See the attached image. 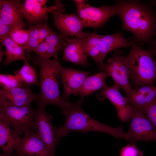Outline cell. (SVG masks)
Here are the masks:
<instances>
[{
    "mask_svg": "<svg viewBox=\"0 0 156 156\" xmlns=\"http://www.w3.org/2000/svg\"><path fill=\"white\" fill-rule=\"evenodd\" d=\"M122 27L131 33L140 44L150 41L156 30L155 14L148 5L137 1H117Z\"/></svg>",
    "mask_w": 156,
    "mask_h": 156,
    "instance_id": "1",
    "label": "cell"
},
{
    "mask_svg": "<svg viewBox=\"0 0 156 156\" xmlns=\"http://www.w3.org/2000/svg\"><path fill=\"white\" fill-rule=\"evenodd\" d=\"M31 61L33 65H38L39 68L40 93L36 101L37 107L45 108L53 105L62 111L66 109L70 102L64 100L60 94L61 66L58 57L51 60L36 55L32 56Z\"/></svg>",
    "mask_w": 156,
    "mask_h": 156,
    "instance_id": "2",
    "label": "cell"
},
{
    "mask_svg": "<svg viewBox=\"0 0 156 156\" xmlns=\"http://www.w3.org/2000/svg\"><path fill=\"white\" fill-rule=\"evenodd\" d=\"M84 98L74 103H70L66 109L62 111L65 118L62 126L56 127L58 137L61 138L72 131H97L110 134L115 138L127 139V133L124 131L121 126L116 127L109 126L94 119L84 110L82 104Z\"/></svg>",
    "mask_w": 156,
    "mask_h": 156,
    "instance_id": "3",
    "label": "cell"
},
{
    "mask_svg": "<svg viewBox=\"0 0 156 156\" xmlns=\"http://www.w3.org/2000/svg\"><path fill=\"white\" fill-rule=\"evenodd\" d=\"M129 75L133 86H154L156 79V63L149 49L145 50L133 40L127 57Z\"/></svg>",
    "mask_w": 156,
    "mask_h": 156,
    "instance_id": "4",
    "label": "cell"
},
{
    "mask_svg": "<svg viewBox=\"0 0 156 156\" xmlns=\"http://www.w3.org/2000/svg\"><path fill=\"white\" fill-rule=\"evenodd\" d=\"M75 4L77 15L84 28H96L103 26L111 17L118 15V6L117 3L112 5L92 6L84 1H73Z\"/></svg>",
    "mask_w": 156,
    "mask_h": 156,
    "instance_id": "5",
    "label": "cell"
},
{
    "mask_svg": "<svg viewBox=\"0 0 156 156\" xmlns=\"http://www.w3.org/2000/svg\"><path fill=\"white\" fill-rule=\"evenodd\" d=\"M34 109L31 105L17 106H0V121L9 124L19 135L27 131L34 129Z\"/></svg>",
    "mask_w": 156,
    "mask_h": 156,
    "instance_id": "6",
    "label": "cell"
},
{
    "mask_svg": "<svg viewBox=\"0 0 156 156\" xmlns=\"http://www.w3.org/2000/svg\"><path fill=\"white\" fill-rule=\"evenodd\" d=\"M34 130L45 144L51 156H55V148L60 138L53 124L52 116L46 112L45 108L39 107L34 109Z\"/></svg>",
    "mask_w": 156,
    "mask_h": 156,
    "instance_id": "7",
    "label": "cell"
},
{
    "mask_svg": "<svg viewBox=\"0 0 156 156\" xmlns=\"http://www.w3.org/2000/svg\"><path fill=\"white\" fill-rule=\"evenodd\" d=\"M123 52L118 49L115 50L106 63L99 66L101 70L105 71L110 76L114 83L118 85L127 94L132 88L129 80L128 60L127 57L123 55Z\"/></svg>",
    "mask_w": 156,
    "mask_h": 156,
    "instance_id": "8",
    "label": "cell"
},
{
    "mask_svg": "<svg viewBox=\"0 0 156 156\" xmlns=\"http://www.w3.org/2000/svg\"><path fill=\"white\" fill-rule=\"evenodd\" d=\"M133 114L127 139L131 144L140 141L156 142V129L147 117L138 109L132 107Z\"/></svg>",
    "mask_w": 156,
    "mask_h": 156,
    "instance_id": "9",
    "label": "cell"
},
{
    "mask_svg": "<svg viewBox=\"0 0 156 156\" xmlns=\"http://www.w3.org/2000/svg\"><path fill=\"white\" fill-rule=\"evenodd\" d=\"M56 9L50 13L53 16L54 25L61 33L66 36L75 37L87 36L90 33L84 32L82 23L76 13L64 14V5L60 0H55Z\"/></svg>",
    "mask_w": 156,
    "mask_h": 156,
    "instance_id": "10",
    "label": "cell"
},
{
    "mask_svg": "<svg viewBox=\"0 0 156 156\" xmlns=\"http://www.w3.org/2000/svg\"><path fill=\"white\" fill-rule=\"evenodd\" d=\"M120 86L114 83L111 86H107L96 95L100 101L108 99L114 105L117 111V116L123 122L128 121L133 114V108L127 101L125 96L120 92Z\"/></svg>",
    "mask_w": 156,
    "mask_h": 156,
    "instance_id": "11",
    "label": "cell"
},
{
    "mask_svg": "<svg viewBox=\"0 0 156 156\" xmlns=\"http://www.w3.org/2000/svg\"><path fill=\"white\" fill-rule=\"evenodd\" d=\"M39 94H34L31 86L17 87L5 90H0V106L12 105L23 106L31 105L36 101Z\"/></svg>",
    "mask_w": 156,
    "mask_h": 156,
    "instance_id": "12",
    "label": "cell"
},
{
    "mask_svg": "<svg viewBox=\"0 0 156 156\" xmlns=\"http://www.w3.org/2000/svg\"><path fill=\"white\" fill-rule=\"evenodd\" d=\"M23 6L19 0H0V18L14 29L25 28Z\"/></svg>",
    "mask_w": 156,
    "mask_h": 156,
    "instance_id": "13",
    "label": "cell"
},
{
    "mask_svg": "<svg viewBox=\"0 0 156 156\" xmlns=\"http://www.w3.org/2000/svg\"><path fill=\"white\" fill-rule=\"evenodd\" d=\"M15 156H51L44 143L33 129L24 133Z\"/></svg>",
    "mask_w": 156,
    "mask_h": 156,
    "instance_id": "14",
    "label": "cell"
},
{
    "mask_svg": "<svg viewBox=\"0 0 156 156\" xmlns=\"http://www.w3.org/2000/svg\"><path fill=\"white\" fill-rule=\"evenodd\" d=\"M91 73L61 66L60 73L64 88L62 99L68 101L71 95L75 94L81 88L86 77Z\"/></svg>",
    "mask_w": 156,
    "mask_h": 156,
    "instance_id": "15",
    "label": "cell"
},
{
    "mask_svg": "<svg viewBox=\"0 0 156 156\" xmlns=\"http://www.w3.org/2000/svg\"><path fill=\"white\" fill-rule=\"evenodd\" d=\"M47 1L46 0H25L23 5L24 17L30 26L47 21L48 18L47 14L57 8L56 4L47 8L46 4Z\"/></svg>",
    "mask_w": 156,
    "mask_h": 156,
    "instance_id": "16",
    "label": "cell"
},
{
    "mask_svg": "<svg viewBox=\"0 0 156 156\" xmlns=\"http://www.w3.org/2000/svg\"><path fill=\"white\" fill-rule=\"evenodd\" d=\"M87 36L75 37L70 39L63 50L62 61L72 62L84 67L88 65V54L84 42Z\"/></svg>",
    "mask_w": 156,
    "mask_h": 156,
    "instance_id": "17",
    "label": "cell"
},
{
    "mask_svg": "<svg viewBox=\"0 0 156 156\" xmlns=\"http://www.w3.org/2000/svg\"><path fill=\"white\" fill-rule=\"evenodd\" d=\"M125 97L131 106L140 110L156 99V87L143 85L132 89Z\"/></svg>",
    "mask_w": 156,
    "mask_h": 156,
    "instance_id": "18",
    "label": "cell"
},
{
    "mask_svg": "<svg viewBox=\"0 0 156 156\" xmlns=\"http://www.w3.org/2000/svg\"><path fill=\"white\" fill-rule=\"evenodd\" d=\"M133 40L125 38L121 33L102 35L101 40L100 53L97 64L99 66L103 64L105 58L110 51L121 48L131 46Z\"/></svg>",
    "mask_w": 156,
    "mask_h": 156,
    "instance_id": "19",
    "label": "cell"
},
{
    "mask_svg": "<svg viewBox=\"0 0 156 156\" xmlns=\"http://www.w3.org/2000/svg\"><path fill=\"white\" fill-rule=\"evenodd\" d=\"M22 138L7 122L0 121V148L5 156H14L13 151L19 145Z\"/></svg>",
    "mask_w": 156,
    "mask_h": 156,
    "instance_id": "20",
    "label": "cell"
},
{
    "mask_svg": "<svg viewBox=\"0 0 156 156\" xmlns=\"http://www.w3.org/2000/svg\"><path fill=\"white\" fill-rule=\"evenodd\" d=\"M108 76V74L103 70L92 75L88 76L75 94L79 95L81 98H84L97 90L103 89L108 86L105 80Z\"/></svg>",
    "mask_w": 156,
    "mask_h": 156,
    "instance_id": "21",
    "label": "cell"
},
{
    "mask_svg": "<svg viewBox=\"0 0 156 156\" xmlns=\"http://www.w3.org/2000/svg\"><path fill=\"white\" fill-rule=\"evenodd\" d=\"M1 43L5 47L6 58L3 64L7 65L17 60L24 61L27 59L25 56L24 47L13 41L8 35L0 39Z\"/></svg>",
    "mask_w": 156,
    "mask_h": 156,
    "instance_id": "22",
    "label": "cell"
},
{
    "mask_svg": "<svg viewBox=\"0 0 156 156\" xmlns=\"http://www.w3.org/2000/svg\"><path fill=\"white\" fill-rule=\"evenodd\" d=\"M70 39L62 33L58 34L51 28L49 35L44 40L47 44V50L45 58L57 57L59 52L63 50Z\"/></svg>",
    "mask_w": 156,
    "mask_h": 156,
    "instance_id": "23",
    "label": "cell"
},
{
    "mask_svg": "<svg viewBox=\"0 0 156 156\" xmlns=\"http://www.w3.org/2000/svg\"><path fill=\"white\" fill-rule=\"evenodd\" d=\"M24 61V64L21 68L15 70L14 75L18 78L23 86L39 85L40 83L38 81L35 68L29 64L27 59Z\"/></svg>",
    "mask_w": 156,
    "mask_h": 156,
    "instance_id": "24",
    "label": "cell"
},
{
    "mask_svg": "<svg viewBox=\"0 0 156 156\" xmlns=\"http://www.w3.org/2000/svg\"><path fill=\"white\" fill-rule=\"evenodd\" d=\"M102 35L95 31L88 35L86 38L84 46L88 54L97 63L99 57L101 47V40Z\"/></svg>",
    "mask_w": 156,
    "mask_h": 156,
    "instance_id": "25",
    "label": "cell"
},
{
    "mask_svg": "<svg viewBox=\"0 0 156 156\" xmlns=\"http://www.w3.org/2000/svg\"><path fill=\"white\" fill-rule=\"evenodd\" d=\"M40 25V23L29 27V40L27 44L24 47L25 50L29 53L34 52L39 44V31Z\"/></svg>",
    "mask_w": 156,
    "mask_h": 156,
    "instance_id": "26",
    "label": "cell"
},
{
    "mask_svg": "<svg viewBox=\"0 0 156 156\" xmlns=\"http://www.w3.org/2000/svg\"><path fill=\"white\" fill-rule=\"evenodd\" d=\"M0 85L2 89L5 90L23 86L15 75L10 74H0Z\"/></svg>",
    "mask_w": 156,
    "mask_h": 156,
    "instance_id": "27",
    "label": "cell"
},
{
    "mask_svg": "<svg viewBox=\"0 0 156 156\" xmlns=\"http://www.w3.org/2000/svg\"><path fill=\"white\" fill-rule=\"evenodd\" d=\"M8 35L16 43L24 47L28 43L29 33L28 30L21 28L14 29Z\"/></svg>",
    "mask_w": 156,
    "mask_h": 156,
    "instance_id": "28",
    "label": "cell"
},
{
    "mask_svg": "<svg viewBox=\"0 0 156 156\" xmlns=\"http://www.w3.org/2000/svg\"><path fill=\"white\" fill-rule=\"evenodd\" d=\"M140 110L146 115L156 129V99Z\"/></svg>",
    "mask_w": 156,
    "mask_h": 156,
    "instance_id": "29",
    "label": "cell"
},
{
    "mask_svg": "<svg viewBox=\"0 0 156 156\" xmlns=\"http://www.w3.org/2000/svg\"><path fill=\"white\" fill-rule=\"evenodd\" d=\"M120 153V156H143V152L135 144L129 143L121 148Z\"/></svg>",
    "mask_w": 156,
    "mask_h": 156,
    "instance_id": "30",
    "label": "cell"
},
{
    "mask_svg": "<svg viewBox=\"0 0 156 156\" xmlns=\"http://www.w3.org/2000/svg\"><path fill=\"white\" fill-rule=\"evenodd\" d=\"M51 28L49 27L47 21L40 23L39 31V44L44 40L49 34Z\"/></svg>",
    "mask_w": 156,
    "mask_h": 156,
    "instance_id": "31",
    "label": "cell"
},
{
    "mask_svg": "<svg viewBox=\"0 0 156 156\" xmlns=\"http://www.w3.org/2000/svg\"><path fill=\"white\" fill-rule=\"evenodd\" d=\"M14 29L5 23L0 18V38L9 34Z\"/></svg>",
    "mask_w": 156,
    "mask_h": 156,
    "instance_id": "32",
    "label": "cell"
},
{
    "mask_svg": "<svg viewBox=\"0 0 156 156\" xmlns=\"http://www.w3.org/2000/svg\"><path fill=\"white\" fill-rule=\"evenodd\" d=\"M47 50V44L44 40L40 43L34 52L36 55L45 57Z\"/></svg>",
    "mask_w": 156,
    "mask_h": 156,
    "instance_id": "33",
    "label": "cell"
},
{
    "mask_svg": "<svg viewBox=\"0 0 156 156\" xmlns=\"http://www.w3.org/2000/svg\"><path fill=\"white\" fill-rule=\"evenodd\" d=\"M153 55L155 56L156 59L155 61L156 63V41H153L151 45V47L149 49Z\"/></svg>",
    "mask_w": 156,
    "mask_h": 156,
    "instance_id": "34",
    "label": "cell"
},
{
    "mask_svg": "<svg viewBox=\"0 0 156 156\" xmlns=\"http://www.w3.org/2000/svg\"><path fill=\"white\" fill-rule=\"evenodd\" d=\"M5 51H3L2 49V46L0 45V63L2 61V57L4 55H5Z\"/></svg>",
    "mask_w": 156,
    "mask_h": 156,
    "instance_id": "35",
    "label": "cell"
},
{
    "mask_svg": "<svg viewBox=\"0 0 156 156\" xmlns=\"http://www.w3.org/2000/svg\"><path fill=\"white\" fill-rule=\"evenodd\" d=\"M0 156H5L3 154H0Z\"/></svg>",
    "mask_w": 156,
    "mask_h": 156,
    "instance_id": "36",
    "label": "cell"
},
{
    "mask_svg": "<svg viewBox=\"0 0 156 156\" xmlns=\"http://www.w3.org/2000/svg\"><path fill=\"white\" fill-rule=\"evenodd\" d=\"M155 14V18H156V12Z\"/></svg>",
    "mask_w": 156,
    "mask_h": 156,
    "instance_id": "37",
    "label": "cell"
},
{
    "mask_svg": "<svg viewBox=\"0 0 156 156\" xmlns=\"http://www.w3.org/2000/svg\"><path fill=\"white\" fill-rule=\"evenodd\" d=\"M155 35H156V30L155 31Z\"/></svg>",
    "mask_w": 156,
    "mask_h": 156,
    "instance_id": "38",
    "label": "cell"
}]
</instances>
